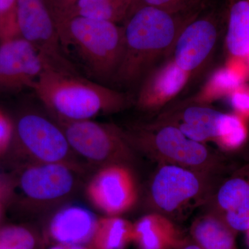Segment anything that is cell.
<instances>
[{"mask_svg":"<svg viewBox=\"0 0 249 249\" xmlns=\"http://www.w3.org/2000/svg\"><path fill=\"white\" fill-rule=\"evenodd\" d=\"M14 133L12 123L2 111H0V153L9 145Z\"/></svg>","mask_w":249,"mask_h":249,"instance_id":"83f0119b","label":"cell"},{"mask_svg":"<svg viewBox=\"0 0 249 249\" xmlns=\"http://www.w3.org/2000/svg\"><path fill=\"white\" fill-rule=\"evenodd\" d=\"M248 121L235 113H222L214 142L224 151L233 152L245 145L249 137Z\"/></svg>","mask_w":249,"mask_h":249,"instance_id":"603a6c76","label":"cell"},{"mask_svg":"<svg viewBox=\"0 0 249 249\" xmlns=\"http://www.w3.org/2000/svg\"><path fill=\"white\" fill-rule=\"evenodd\" d=\"M45 63L38 51L19 36L0 42V92L32 89Z\"/></svg>","mask_w":249,"mask_h":249,"instance_id":"30bf717a","label":"cell"},{"mask_svg":"<svg viewBox=\"0 0 249 249\" xmlns=\"http://www.w3.org/2000/svg\"><path fill=\"white\" fill-rule=\"evenodd\" d=\"M32 89L46 107L64 121L90 120L98 114L118 112L133 101L128 93L47 63Z\"/></svg>","mask_w":249,"mask_h":249,"instance_id":"7a4b0ae2","label":"cell"},{"mask_svg":"<svg viewBox=\"0 0 249 249\" xmlns=\"http://www.w3.org/2000/svg\"><path fill=\"white\" fill-rule=\"evenodd\" d=\"M133 0H78L68 9L58 13V18L83 17L124 24Z\"/></svg>","mask_w":249,"mask_h":249,"instance_id":"ffe728a7","label":"cell"},{"mask_svg":"<svg viewBox=\"0 0 249 249\" xmlns=\"http://www.w3.org/2000/svg\"><path fill=\"white\" fill-rule=\"evenodd\" d=\"M18 36L17 0H0V42Z\"/></svg>","mask_w":249,"mask_h":249,"instance_id":"d4e9b609","label":"cell"},{"mask_svg":"<svg viewBox=\"0 0 249 249\" xmlns=\"http://www.w3.org/2000/svg\"><path fill=\"white\" fill-rule=\"evenodd\" d=\"M227 98L234 113L249 121V83L241 84Z\"/></svg>","mask_w":249,"mask_h":249,"instance_id":"4316f807","label":"cell"},{"mask_svg":"<svg viewBox=\"0 0 249 249\" xmlns=\"http://www.w3.org/2000/svg\"><path fill=\"white\" fill-rule=\"evenodd\" d=\"M60 124L70 147L88 160L124 164L132 158L133 147L116 126L90 120L60 121Z\"/></svg>","mask_w":249,"mask_h":249,"instance_id":"ba28073f","label":"cell"},{"mask_svg":"<svg viewBox=\"0 0 249 249\" xmlns=\"http://www.w3.org/2000/svg\"><path fill=\"white\" fill-rule=\"evenodd\" d=\"M98 220L92 212L83 206H66L51 219L49 236L55 244L89 245Z\"/></svg>","mask_w":249,"mask_h":249,"instance_id":"2e32d148","label":"cell"},{"mask_svg":"<svg viewBox=\"0 0 249 249\" xmlns=\"http://www.w3.org/2000/svg\"><path fill=\"white\" fill-rule=\"evenodd\" d=\"M191 80V76L170 57L142 80L134 103L143 111L160 110L175 99Z\"/></svg>","mask_w":249,"mask_h":249,"instance_id":"4fadbf2b","label":"cell"},{"mask_svg":"<svg viewBox=\"0 0 249 249\" xmlns=\"http://www.w3.org/2000/svg\"><path fill=\"white\" fill-rule=\"evenodd\" d=\"M58 12L60 13L73 6L78 0H53Z\"/></svg>","mask_w":249,"mask_h":249,"instance_id":"f546056e","label":"cell"},{"mask_svg":"<svg viewBox=\"0 0 249 249\" xmlns=\"http://www.w3.org/2000/svg\"><path fill=\"white\" fill-rule=\"evenodd\" d=\"M211 178L178 165L160 164L150 188L155 212L172 219L181 217L209 199L213 190Z\"/></svg>","mask_w":249,"mask_h":249,"instance_id":"5b68a950","label":"cell"},{"mask_svg":"<svg viewBox=\"0 0 249 249\" xmlns=\"http://www.w3.org/2000/svg\"><path fill=\"white\" fill-rule=\"evenodd\" d=\"M16 132L21 145L42 163L62 162L71 147L62 127L38 114L21 116Z\"/></svg>","mask_w":249,"mask_h":249,"instance_id":"8fae6325","label":"cell"},{"mask_svg":"<svg viewBox=\"0 0 249 249\" xmlns=\"http://www.w3.org/2000/svg\"><path fill=\"white\" fill-rule=\"evenodd\" d=\"M177 249H201L199 246L196 245L191 237H185Z\"/></svg>","mask_w":249,"mask_h":249,"instance_id":"4dcf8cb0","label":"cell"},{"mask_svg":"<svg viewBox=\"0 0 249 249\" xmlns=\"http://www.w3.org/2000/svg\"><path fill=\"white\" fill-rule=\"evenodd\" d=\"M211 3L205 0L180 10L144 6L132 13L123 24L124 55L113 83L129 88L140 85L152 70L172 57L183 28Z\"/></svg>","mask_w":249,"mask_h":249,"instance_id":"6da1fadb","label":"cell"},{"mask_svg":"<svg viewBox=\"0 0 249 249\" xmlns=\"http://www.w3.org/2000/svg\"><path fill=\"white\" fill-rule=\"evenodd\" d=\"M185 237L173 219L159 213L133 224V243L138 249H177Z\"/></svg>","mask_w":249,"mask_h":249,"instance_id":"e0dca14e","label":"cell"},{"mask_svg":"<svg viewBox=\"0 0 249 249\" xmlns=\"http://www.w3.org/2000/svg\"><path fill=\"white\" fill-rule=\"evenodd\" d=\"M236 234L212 211L195 219L190 237L201 249H239Z\"/></svg>","mask_w":249,"mask_h":249,"instance_id":"ac0fdd59","label":"cell"},{"mask_svg":"<svg viewBox=\"0 0 249 249\" xmlns=\"http://www.w3.org/2000/svg\"><path fill=\"white\" fill-rule=\"evenodd\" d=\"M225 44L228 56L249 55V0H227Z\"/></svg>","mask_w":249,"mask_h":249,"instance_id":"d6986e66","label":"cell"},{"mask_svg":"<svg viewBox=\"0 0 249 249\" xmlns=\"http://www.w3.org/2000/svg\"><path fill=\"white\" fill-rule=\"evenodd\" d=\"M17 22L19 37L34 46L47 64L78 73L60 42L58 9L53 0H17Z\"/></svg>","mask_w":249,"mask_h":249,"instance_id":"8992f818","label":"cell"},{"mask_svg":"<svg viewBox=\"0 0 249 249\" xmlns=\"http://www.w3.org/2000/svg\"><path fill=\"white\" fill-rule=\"evenodd\" d=\"M63 49L71 47L90 76L104 85L114 81L124 58V26L83 17L58 18Z\"/></svg>","mask_w":249,"mask_h":249,"instance_id":"3957f363","label":"cell"},{"mask_svg":"<svg viewBox=\"0 0 249 249\" xmlns=\"http://www.w3.org/2000/svg\"><path fill=\"white\" fill-rule=\"evenodd\" d=\"M204 1L205 0H133L127 17L137 9L144 6H154L168 10H180L186 9Z\"/></svg>","mask_w":249,"mask_h":249,"instance_id":"484cf974","label":"cell"},{"mask_svg":"<svg viewBox=\"0 0 249 249\" xmlns=\"http://www.w3.org/2000/svg\"><path fill=\"white\" fill-rule=\"evenodd\" d=\"M48 249H93L89 245H71V244H54Z\"/></svg>","mask_w":249,"mask_h":249,"instance_id":"f1b7e54d","label":"cell"},{"mask_svg":"<svg viewBox=\"0 0 249 249\" xmlns=\"http://www.w3.org/2000/svg\"><path fill=\"white\" fill-rule=\"evenodd\" d=\"M227 21V8L211 3L178 36L172 58L191 80L199 76L211 62Z\"/></svg>","mask_w":249,"mask_h":249,"instance_id":"52a82bcc","label":"cell"},{"mask_svg":"<svg viewBox=\"0 0 249 249\" xmlns=\"http://www.w3.org/2000/svg\"><path fill=\"white\" fill-rule=\"evenodd\" d=\"M74 178L65 163H42L28 168L20 178L24 194L36 200H52L70 193Z\"/></svg>","mask_w":249,"mask_h":249,"instance_id":"9a60e30c","label":"cell"},{"mask_svg":"<svg viewBox=\"0 0 249 249\" xmlns=\"http://www.w3.org/2000/svg\"><path fill=\"white\" fill-rule=\"evenodd\" d=\"M124 134L133 148H139L160 164L178 165L212 178L229 166L224 157L205 143L188 138L170 124L154 121Z\"/></svg>","mask_w":249,"mask_h":249,"instance_id":"277c9868","label":"cell"},{"mask_svg":"<svg viewBox=\"0 0 249 249\" xmlns=\"http://www.w3.org/2000/svg\"><path fill=\"white\" fill-rule=\"evenodd\" d=\"M247 58H248L249 60V55H248V56H247Z\"/></svg>","mask_w":249,"mask_h":249,"instance_id":"d6a6232c","label":"cell"},{"mask_svg":"<svg viewBox=\"0 0 249 249\" xmlns=\"http://www.w3.org/2000/svg\"><path fill=\"white\" fill-rule=\"evenodd\" d=\"M212 212L236 234L249 229V163L224 179L213 193Z\"/></svg>","mask_w":249,"mask_h":249,"instance_id":"7c38bea8","label":"cell"},{"mask_svg":"<svg viewBox=\"0 0 249 249\" xmlns=\"http://www.w3.org/2000/svg\"><path fill=\"white\" fill-rule=\"evenodd\" d=\"M245 82L227 65L218 67L210 74L202 88L196 94L185 99L188 102L209 105L231 93Z\"/></svg>","mask_w":249,"mask_h":249,"instance_id":"7402d4cb","label":"cell"},{"mask_svg":"<svg viewBox=\"0 0 249 249\" xmlns=\"http://www.w3.org/2000/svg\"><path fill=\"white\" fill-rule=\"evenodd\" d=\"M222 113L209 105L183 100L162 111L155 121L173 125L188 138L205 143L214 142Z\"/></svg>","mask_w":249,"mask_h":249,"instance_id":"5bb4252c","label":"cell"},{"mask_svg":"<svg viewBox=\"0 0 249 249\" xmlns=\"http://www.w3.org/2000/svg\"><path fill=\"white\" fill-rule=\"evenodd\" d=\"M87 195L91 204L106 216H120L138 200V186L133 173L124 163H112L91 180Z\"/></svg>","mask_w":249,"mask_h":249,"instance_id":"9c48e42d","label":"cell"},{"mask_svg":"<svg viewBox=\"0 0 249 249\" xmlns=\"http://www.w3.org/2000/svg\"><path fill=\"white\" fill-rule=\"evenodd\" d=\"M133 242V224L121 216L98 219L89 245L93 249H125Z\"/></svg>","mask_w":249,"mask_h":249,"instance_id":"44dd1931","label":"cell"},{"mask_svg":"<svg viewBox=\"0 0 249 249\" xmlns=\"http://www.w3.org/2000/svg\"><path fill=\"white\" fill-rule=\"evenodd\" d=\"M35 235L22 226L10 225L0 229V249H35Z\"/></svg>","mask_w":249,"mask_h":249,"instance_id":"cb8c5ba5","label":"cell"},{"mask_svg":"<svg viewBox=\"0 0 249 249\" xmlns=\"http://www.w3.org/2000/svg\"><path fill=\"white\" fill-rule=\"evenodd\" d=\"M245 232L246 233H247V242H248V244L249 245V229Z\"/></svg>","mask_w":249,"mask_h":249,"instance_id":"1f68e13d","label":"cell"}]
</instances>
